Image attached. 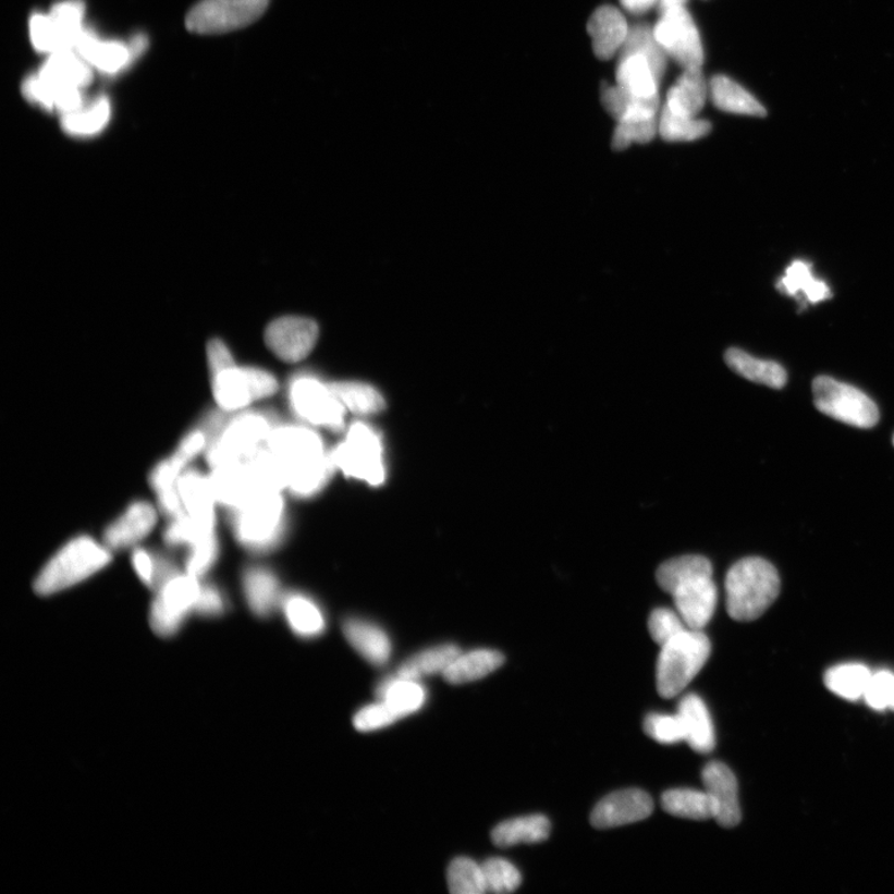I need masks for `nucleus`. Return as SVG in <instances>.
<instances>
[{
  "mask_svg": "<svg viewBox=\"0 0 894 894\" xmlns=\"http://www.w3.org/2000/svg\"><path fill=\"white\" fill-rule=\"evenodd\" d=\"M226 607L228 603L223 590L216 586V584L203 580L196 615L201 617H218L225 613Z\"/></svg>",
  "mask_w": 894,
  "mask_h": 894,
  "instance_id": "nucleus-54",
  "label": "nucleus"
},
{
  "mask_svg": "<svg viewBox=\"0 0 894 894\" xmlns=\"http://www.w3.org/2000/svg\"><path fill=\"white\" fill-rule=\"evenodd\" d=\"M75 51L91 68L109 75L120 73L137 58L131 44L126 46L120 41L101 40L87 29L79 37Z\"/></svg>",
  "mask_w": 894,
  "mask_h": 894,
  "instance_id": "nucleus-22",
  "label": "nucleus"
},
{
  "mask_svg": "<svg viewBox=\"0 0 894 894\" xmlns=\"http://www.w3.org/2000/svg\"><path fill=\"white\" fill-rule=\"evenodd\" d=\"M653 34L666 56L681 68L702 69L705 54L701 37L685 7L663 11Z\"/></svg>",
  "mask_w": 894,
  "mask_h": 894,
  "instance_id": "nucleus-15",
  "label": "nucleus"
},
{
  "mask_svg": "<svg viewBox=\"0 0 894 894\" xmlns=\"http://www.w3.org/2000/svg\"><path fill=\"white\" fill-rule=\"evenodd\" d=\"M702 782L713 800L717 822L723 828H736L742 820L736 775L721 761H711L702 770Z\"/></svg>",
  "mask_w": 894,
  "mask_h": 894,
  "instance_id": "nucleus-19",
  "label": "nucleus"
},
{
  "mask_svg": "<svg viewBox=\"0 0 894 894\" xmlns=\"http://www.w3.org/2000/svg\"><path fill=\"white\" fill-rule=\"evenodd\" d=\"M781 578L772 563L758 556L745 558L725 577L728 614L736 622H755L781 595Z\"/></svg>",
  "mask_w": 894,
  "mask_h": 894,
  "instance_id": "nucleus-4",
  "label": "nucleus"
},
{
  "mask_svg": "<svg viewBox=\"0 0 894 894\" xmlns=\"http://www.w3.org/2000/svg\"><path fill=\"white\" fill-rule=\"evenodd\" d=\"M658 134V118L619 121L613 136V148L622 150L633 144H648Z\"/></svg>",
  "mask_w": 894,
  "mask_h": 894,
  "instance_id": "nucleus-49",
  "label": "nucleus"
},
{
  "mask_svg": "<svg viewBox=\"0 0 894 894\" xmlns=\"http://www.w3.org/2000/svg\"><path fill=\"white\" fill-rule=\"evenodd\" d=\"M334 468L370 486L385 480L384 449L379 433L365 422H354L345 439L331 451Z\"/></svg>",
  "mask_w": 894,
  "mask_h": 894,
  "instance_id": "nucleus-10",
  "label": "nucleus"
},
{
  "mask_svg": "<svg viewBox=\"0 0 894 894\" xmlns=\"http://www.w3.org/2000/svg\"><path fill=\"white\" fill-rule=\"evenodd\" d=\"M242 583L247 607L256 616H270L281 607L279 578L267 566H249L243 574Z\"/></svg>",
  "mask_w": 894,
  "mask_h": 894,
  "instance_id": "nucleus-24",
  "label": "nucleus"
},
{
  "mask_svg": "<svg viewBox=\"0 0 894 894\" xmlns=\"http://www.w3.org/2000/svg\"><path fill=\"white\" fill-rule=\"evenodd\" d=\"M891 710L894 711V698H893V702H892V706H891Z\"/></svg>",
  "mask_w": 894,
  "mask_h": 894,
  "instance_id": "nucleus-58",
  "label": "nucleus"
},
{
  "mask_svg": "<svg viewBox=\"0 0 894 894\" xmlns=\"http://www.w3.org/2000/svg\"><path fill=\"white\" fill-rule=\"evenodd\" d=\"M712 645L702 630L687 627L661 646L657 663V685L661 697L674 698L693 683L708 659Z\"/></svg>",
  "mask_w": 894,
  "mask_h": 894,
  "instance_id": "nucleus-7",
  "label": "nucleus"
},
{
  "mask_svg": "<svg viewBox=\"0 0 894 894\" xmlns=\"http://www.w3.org/2000/svg\"><path fill=\"white\" fill-rule=\"evenodd\" d=\"M641 54L650 61L660 82L666 70V52L654 38L653 29L649 25H636L628 32L627 39L620 56Z\"/></svg>",
  "mask_w": 894,
  "mask_h": 894,
  "instance_id": "nucleus-43",
  "label": "nucleus"
},
{
  "mask_svg": "<svg viewBox=\"0 0 894 894\" xmlns=\"http://www.w3.org/2000/svg\"><path fill=\"white\" fill-rule=\"evenodd\" d=\"M203 579L187 571H176L154 590L149 625L161 637L181 632L192 615H196Z\"/></svg>",
  "mask_w": 894,
  "mask_h": 894,
  "instance_id": "nucleus-8",
  "label": "nucleus"
},
{
  "mask_svg": "<svg viewBox=\"0 0 894 894\" xmlns=\"http://www.w3.org/2000/svg\"><path fill=\"white\" fill-rule=\"evenodd\" d=\"M345 639L371 665L383 666L391 659L392 642L382 627L360 619H348L343 624Z\"/></svg>",
  "mask_w": 894,
  "mask_h": 894,
  "instance_id": "nucleus-26",
  "label": "nucleus"
},
{
  "mask_svg": "<svg viewBox=\"0 0 894 894\" xmlns=\"http://www.w3.org/2000/svg\"><path fill=\"white\" fill-rule=\"evenodd\" d=\"M211 393L217 408L228 414L247 411L250 406L275 394L278 380L270 371L237 366L236 362L210 373Z\"/></svg>",
  "mask_w": 894,
  "mask_h": 894,
  "instance_id": "nucleus-9",
  "label": "nucleus"
},
{
  "mask_svg": "<svg viewBox=\"0 0 894 894\" xmlns=\"http://www.w3.org/2000/svg\"><path fill=\"white\" fill-rule=\"evenodd\" d=\"M710 94L713 105L721 111L755 118L767 117L764 106L745 87L727 76H714L711 79Z\"/></svg>",
  "mask_w": 894,
  "mask_h": 894,
  "instance_id": "nucleus-32",
  "label": "nucleus"
},
{
  "mask_svg": "<svg viewBox=\"0 0 894 894\" xmlns=\"http://www.w3.org/2000/svg\"><path fill=\"white\" fill-rule=\"evenodd\" d=\"M686 2L687 0H660L661 12L671 8L685 7Z\"/></svg>",
  "mask_w": 894,
  "mask_h": 894,
  "instance_id": "nucleus-57",
  "label": "nucleus"
},
{
  "mask_svg": "<svg viewBox=\"0 0 894 894\" xmlns=\"http://www.w3.org/2000/svg\"><path fill=\"white\" fill-rule=\"evenodd\" d=\"M285 477L286 490L308 499L329 483L334 465L318 433L299 425L278 424L268 442Z\"/></svg>",
  "mask_w": 894,
  "mask_h": 894,
  "instance_id": "nucleus-1",
  "label": "nucleus"
},
{
  "mask_svg": "<svg viewBox=\"0 0 894 894\" xmlns=\"http://www.w3.org/2000/svg\"><path fill=\"white\" fill-rule=\"evenodd\" d=\"M318 340V326L304 317H281L265 332V342L278 358L287 363L305 359Z\"/></svg>",
  "mask_w": 894,
  "mask_h": 894,
  "instance_id": "nucleus-16",
  "label": "nucleus"
},
{
  "mask_svg": "<svg viewBox=\"0 0 894 894\" xmlns=\"http://www.w3.org/2000/svg\"><path fill=\"white\" fill-rule=\"evenodd\" d=\"M551 829V821L538 813L501 822L493 829L491 837L499 847L538 844L550 837Z\"/></svg>",
  "mask_w": 894,
  "mask_h": 894,
  "instance_id": "nucleus-31",
  "label": "nucleus"
},
{
  "mask_svg": "<svg viewBox=\"0 0 894 894\" xmlns=\"http://www.w3.org/2000/svg\"><path fill=\"white\" fill-rule=\"evenodd\" d=\"M448 883L454 894H482L487 892L482 865L467 857H457L450 864Z\"/></svg>",
  "mask_w": 894,
  "mask_h": 894,
  "instance_id": "nucleus-46",
  "label": "nucleus"
},
{
  "mask_svg": "<svg viewBox=\"0 0 894 894\" xmlns=\"http://www.w3.org/2000/svg\"><path fill=\"white\" fill-rule=\"evenodd\" d=\"M40 76L60 86L84 90L94 79L93 68L75 50H61L50 54L40 68Z\"/></svg>",
  "mask_w": 894,
  "mask_h": 894,
  "instance_id": "nucleus-27",
  "label": "nucleus"
},
{
  "mask_svg": "<svg viewBox=\"0 0 894 894\" xmlns=\"http://www.w3.org/2000/svg\"><path fill=\"white\" fill-rule=\"evenodd\" d=\"M504 663L503 653L490 649L460 653L444 672L449 684L463 685L489 676Z\"/></svg>",
  "mask_w": 894,
  "mask_h": 894,
  "instance_id": "nucleus-33",
  "label": "nucleus"
},
{
  "mask_svg": "<svg viewBox=\"0 0 894 894\" xmlns=\"http://www.w3.org/2000/svg\"><path fill=\"white\" fill-rule=\"evenodd\" d=\"M725 363L743 378L758 384L774 389L783 388L787 382L786 370L773 360H761L739 348L725 353Z\"/></svg>",
  "mask_w": 894,
  "mask_h": 894,
  "instance_id": "nucleus-34",
  "label": "nucleus"
},
{
  "mask_svg": "<svg viewBox=\"0 0 894 894\" xmlns=\"http://www.w3.org/2000/svg\"><path fill=\"white\" fill-rule=\"evenodd\" d=\"M661 805L672 817L689 820L715 818L713 800L706 791L671 789L662 794Z\"/></svg>",
  "mask_w": 894,
  "mask_h": 894,
  "instance_id": "nucleus-40",
  "label": "nucleus"
},
{
  "mask_svg": "<svg viewBox=\"0 0 894 894\" xmlns=\"http://www.w3.org/2000/svg\"><path fill=\"white\" fill-rule=\"evenodd\" d=\"M616 82L628 93L639 97L659 96L660 79L650 61L641 54L620 56Z\"/></svg>",
  "mask_w": 894,
  "mask_h": 894,
  "instance_id": "nucleus-36",
  "label": "nucleus"
},
{
  "mask_svg": "<svg viewBox=\"0 0 894 894\" xmlns=\"http://www.w3.org/2000/svg\"><path fill=\"white\" fill-rule=\"evenodd\" d=\"M377 696L392 707L400 719L421 710L427 703L428 693L419 679L388 677L377 687Z\"/></svg>",
  "mask_w": 894,
  "mask_h": 894,
  "instance_id": "nucleus-30",
  "label": "nucleus"
},
{
  "mask_svg": "<svg viewBox=\"0 0 894 894\" xmlns=\"http://www.w3.org/2000/svg\"><path fill=\"white\" fill-rule=\"evenodd\" d=\"M708 87L702 69L685 70L670 88L666 108L681 117L697 118L707 100Z\"/></svg>",
  "mask_w": 894,
  "mask_h": 894,
  "instance_id": "nucleus-28",
  "label": "nucleus"
},
{
  "mask_svg": "<svg viewBox=\"0 0 894 894\" xmlns=\"http://www.w3.org/2000/svg\"><path fill=\"white\" fill-rule=\"evenodd\" d=\"M83 0H64L52 7L49 14H34L29 23L33 47L49 56L61 50H75L85 32Z\"/></svg>",
  "mask_w": 894,
  "mask_h": 894,
  "instance_id": "nucleus-12",
  "label": "nucleus"
},
{
  "mask_svg": "<svg viewBox=\"0 0 894 894\" xmlns=\"http://www.w3.org/2000/svg\"><path fill=\"white\" fill-rule=\"evenodd\" d=\"M113 552L91 536L71 538L50 558L33 587L40 597H51L78 586L111 564Z\"/></svg>",
  "mask_w": 894,
  "mask_h": 894,
  "instance_id": "nucleus-3",
  "label": "nucleus"
},
{
  "mask_svg": "<svg viewBox=\"0 0 894 894\" xmlns=\"http://www.w3.org/2000/svg\"><path fill=\"white\" fill-rule=\"evenodd\" d=\"M652 811L653 800L648 793L640 789L619 791L597 804L590 822L596 829H613L648 819Z\"/></svg>",
  "mask_w": 894,
  "mask_h": 894,
  "instance_id": "nucleus-18",
  "label": "nucleus"
},
{
  "mask_svg": "<svg viewBox=\"0 0 894 894\" xmlns=\"http://www.w3.org/2000/svg\"><path fill=\"white\" fill-rule=\"evenodd\" d=\"M292 411L313 427L342 430L345 409L329 384L311 377H297L289 388Z\"/></svg>",
  "mask_w": 894,
  "mask_h": 894,
  "instance_id": "nucleus-14",
  "label": "nucleus"
},
{
  "mask_svg": "<svg viewBox=\"0 0 894 894\" xmlns=\"http://www.w3.org/2000/svg\"><path fill=\"white\" fill-rule=\"evenodd\" d=\"M111 120V103L101 96L90 105L61 117V127L71 137H94L108 127Z\"/></svg>",
  "mask_w": 894,
  "mask_h": 894,
  "instance_id": "nucleus-38",
  "label": "nucleus"
},
{
  "mask_svg": "<svg viewBox=\"0 0 894 894\" xmlns=\"http://www.w3.org/2000/svg\"><path fill=\"white\" fill-rule=\"evenodd\" d=\"M179 492L185 515L198 525L218 529V507L209 474L188 467L179 482Z\"/></svg>",
  "mask_w": 894,
  "mask_h": 894,
  "instance_id": "nucleus-20",
  "label": "nucleus"
},
{
  "mask_svg": "<svg viewBox=\"0 0 894 894\" xmlns=\"http://www.w3.org/2000/svg\"><path fill=\"white\" fill-rule=\"evenodd\" d=\"M644 730L650 738L663 746L686 742L684 724L677 713H650L646 715Z\"/></svg>",
  "mask_w": 894,
  "mask_h": 894,
  "instance_id": "nucleus-48",
  "label": "nucleus"
},
{
  "mask_svg": "<svg viewBox=\"0 0 894 894\" xmlns=\"http://www.w3.org/2000/svg\"><path fill=\"white\" fill-rule=\"evenodd\" d=\"M158 518L159 509L155 504L134 501L106 527L102 541L112 552L134 550L154 532Z\"/></svg>",
  "mask_w": 894,
  "mask_h": 894,
  "instance_id": "nucleus-17",
  "label": "nucleus"
},
{
  "mask_svg": "<svg viewBox=\"0 0 894 894\" xmlns=\"http://www.w3.org/2000/svg\"><path fill=\"white\" fill-rule=\"evenodd\" d=\"M207 358L210 373L223 369L235 363L232 351L221 340H212L208 344Z\"/></svg>",
  "mask_w": 894,
  "mask_h": 894,
  "instance_id": "nucleus-55",
  "label": "nucleus"
},
{
  "mask_svg": "<svg viewBox=\"0 0 894 894\" xmlns=\"http://www.w3.org/2000/svg\"><path fill=\"white\" fill-rule=\"evenodd\" d=\"M462 653L456 645L445 644L424 650L402 663L396 676L411 679H421L433 675H444V672Z\"/></svg>",
  "mask_w": 894,
  "mask_h": 894,
  "instance_id": "nucleus-39",
  "label": "nucleus"
},
{
  "mask_svg": "<svg viewBox=\"0 0 894 894\" xmlns=\"http://www.w3.org/2000/svg\"><path fill=\"white\" fill-rule=\"evenodd\" d=\"M776 289L784 295L818 304L831 296L826 282L813 278L811 265L796 260L785 270L784 277L776 283Z\"/></svg>",
  "mask_w": 894,
  "mask_h": 894,
  "instance_id": "nucleus-35",
  "label": "nucleus"
},
{
  "mask_svg": "<svg viewBox=\"0 0 894 894\" xmlns=\"http://www.w3.org/2000/svg\"><path fill=\"white\" fill-rule=\"evenodd\" d=\"M601 102L610 117L619 122L658 118L660 101L659 96L639 97L622 86L604 85L601 88Z\"/></svg>",
  "mask_w": 894,
  "mask_h": 894,
  "instance_id": "nucleus-29",
  "label": "nucleus"
},
{
  "mask_svg": "<svg viewBox=\"0 0 894 894\" xmlns=\"http://www.w3.org/2000/svg\"><path fill=\"white\" fill-rule=\"evenodd\" d=\"M487 892L512 893L522 883L517 867L504 858L492 857L482 864Z\"/></svg>",
  "mask_w": 894,
  "mask_h": 894,
  "instance_id": "nucleus-47",
  "label": "nucleus"
},
{
  "mask_svg": "<svg viewBox=\"0 0 894 894\" xmlns=\"http://www.w3.org/2000/svg\"><path fill=\"white\" fill-rule=\"evenodd\" d=\"M281 609L291 630L299 637L311 639L320 636L326 628V619L320 607L303 595L282 598Z\"/></svg>",
  "mask_w": 894,
  "mask_h": 894,
  "instance_id": "nucleus-37",
  "label": "nucleus"
},
{
  "mask_svg": "<svg viewBox=\"0 0 894 894\" xmlns=\"http://www.w3.org/2000/svg\"><path fill=\"white\" fill-rule=\"evenodd\" d=\"M712 125L706 120L681 117L670 111L666 106L659 120V134L668 142H690L710 134Z\"/></svg>",
  "mask_w": 894,
  "mask_h": 894,
  "instance_id": "nucleus-45",
  "label": "nucleus"
},
{
  "mask_svg": "<svg viewBox=\"0 0 894 894\" xmlns=\"http://www.w3.org/2000/svg\"><path fill=\"white\" fill-rule=\"evenodd\" d=\"M872 672L861 663H845L826 672L825 685L832 694L847 701H858L866 694Z\"/></svg>",
  "mask_w": 894,
  "mask_h": 894,
  "instance_id": "nucleus-42",
  "label": "nucleus"
},
{
  "mask_svg": "<svg viewBox=\"0 0 894 894\" xmlns=\"http://www.w3.org/2000/svg\"><path fill=\"white\" fill-rule=\"evenodd\" d=\"M220 556L219 537L215 536L207 541L194 546L188 550L184 562V571L205 579L206 575L215 568Z\"/></svg>",
  "mask_w": 894,
  "mask_h": 894,
  "instance_id": "nucleus-50",
  "label": "nucleus"
},
{
  "mask_svg": "<svg viewBox=\"0 0 894 894\" xmlns=\"http://www.w3.org/2000/svg\"><path fill=\"white\" fill-rule=\"evenodd\" d=\"M688 626L684 619L668 608L654 609L649 617V632L652 640L660 646L674 639L679 633L686 630Z\"/></svg>",
  "mask_w": 894,
  "mask_h": 894,
  "instance_id": "nucleus-51",
  "label": "nucleus"
},
{
  "mask_svg": "<svg viewBox=\"0 0 894 894\" xmlns=\"http://www.w3.org/2000/svg\"><path fill=\"white\" fill-rule=\"evenodd\" d=\"M22 91L29 102L39 105L40 108L49 111H58L61 117L85 105L83 90L60 86L39 74L26 78Z\"/></svg>",
  "mask_w": 894,
  "mask_h": 894,
  "instance_id": "nucleus-25",
  "label": "nucleus"
},
{
  "mask_svg": "<svg viewBox=\"0 0 894 894\" xmlns=\"http://www.w3.org/2000/svg\"><path fill=\"white\" fill-rule=\"evenodd\" d=\"M626 11L634 14H642L660 2V0H620Z\"/></svg>",
  "mask_w": 894,
  "mask_h": 894,
  "instance_id": "nucleus-56",
  "label": "nucleus"
},
{
  "mask_svg": "<svg viewBox=\"0 0 894 894\" xmlns=\"http://www.w3.org/2000/svg\"><path fill=\"white\" fill-rule=\"evenodd\" d=\"M864 698L867 705L875 711H884L891 708L894 698V675L892 672L879 671L872 674Z\"/></svg>",
  "mask_w": 894,
  "mask_h": 894,
  "instance_id": "nucleus-53",
  "label": "nucleus"
},
{
  "mask_svg": "<svg viewBox=\"0 0 894 894\" xmlns=\"http://www.w3.org/2000/svg\"><path fill=\"white\" fill-rule=\"evenodd\" d=\"M713 566L703 555H683L659 566L657 580L674 598L676 612L689 628L703 630L711 622L719 591Z\"/></svg>",
  "mask_w": 894,
  "mask_h": 894,
  "instance_id": "nucleus-2",
  "label": "nucleus"
},
{
  "mask_svg": "<svg viewBox=\"0 0 894 894\" xmlns=\"http://www.w3.org/2000/svg\"><path fill=\"white\" fill-rule=\"evenodd\" d=\"M392 707L379 699V702L363 707L362 710L354 715L353 724L359 732H375L392 725L400 721Z\"/></svg>",
  "mask_w": 894,
  "mask_h": 894,
  "instance_id": "nucleus-52",
  "label": "nucleus"
},
{
  "mask_svg": "<svg viewBox=\"0 0 894 894\" xmlns=\"http://www.w3.org/2000/svg\"><path fill=\"white\" fill-rule=\"evenodd\" d=\"M278 422L269 413L243 411L226 414L223 424L211 438L205 455L209 466L242 462L268 448Z\"/></svg>",
  "mask_w": 894,
  "mask_h": 894,
  "instance_id": "nucleus-6",
  "label": "nucleus"
},
{
  "mask_svg": "<svg viewBox=\"0 0 894 894\" xmlns=\"http://www.w3.org/2000/svg\"><path fill=\"white\" fill-rule=\"evenodd\" d=\"M269 4L270 0H200L185 17V25L203 35L230 33L259 21Z\"/></svg>",
  "mask_w": 894,
  "mask_h": 894,
  "instance_id": "nucleus-13",
  "label": "nucleus"
},
{
  "mask_svg": "<svg viewBox=\"0 0 894 894\" xmlns=\"http://www.w3.org/2000/svg\"><path fill=\"white\" fill-rule=\"evenodd\" d=\"M812 394L818 411L832 419L860 429H871L880 421L878 405L869 395L834 378L818 377Z\"/></svg>",
  "mask_w": 894,
  "mask_h": 894,
  "instance_id": "nucleus-11",
  "label": "nucleus"
},
{
  "mask_svg": "<svg viewBox=\"0 0 894 894\" xmlns=\"http://www.w3.org/2000/svg\"><path fill=\"white\" fill-rule=\"evenodd\" d=\"M226 515L236 542L247 552H271L285 537L287 516L282 492L264 494Z\"/></svg>",
  "mask_w": 894,
  "mask_h": 894,
  "instance_id": "nucleus-5",
  "label": "nucleus"
},
{
  "mask_svg": "<svg viewBox=\"0 0 894 894\" xmlns=\"http://www.w3.org/2000/svg\"><path fill=\"white\" fill-rule=\"evenodd\" d=\"M893 445H894V437H893Z\"/></svg>",
  "mask_w": 894,
  "mask_h": 894,
  "instance_id": "nucleus-59",
  "label": "nucleus"
},
{
  "mask_svg": "<svg viewBox=\"0 0 894 894\" xmlns=\"http://www.w3.org/2000/svg\"><path fill=\"white\" fill-rule=\"evenodd\" d=\"M131 563L137 577L146 587L155 590L159 584L179 571L171 560L159 555L144 547H136L132 550Z\"/></svg>",
  "mask_w": 894,
  "mask_h": 894,
  "instance_id": "nucleus-44",
  "label": "nucleus"
},
{
  "mask_svg": "<svg viewBox=\"0 0 894 894\" xmlns=\"http://www.w3.org/2000/svg\"><path fill=\"white\" fill-rule=\"evenodd\" d=\"M677 714L683 721L687 745L699 755H708L715 747V732L710 711L696 694L681 698Z\"/></svg>",
  "mask_w": 894,
  "mask_h": 894,
  "instance_id": "nucleus-23",
  "label": "nucleus"
},
{
  "mask_svg": "<svg viewBox=\"0 0 894 894\" xmlns=\"http://www.w3.org/2000/svg\"><path fill=\"white\" fill-rule=\"evenodd\" d=\"M588 32L596 57L600 60H610L622 50L630 29L622 12L614 7L604 5L598 8L590 16Z\"/></svg>",
  "mask_w": 894,
  "mask_h": 894,
  "instance_id": "nucleus-21",
  "label": "nucleus"
},
{
  "mask_svg": "<svg viewBox=\"0 0 894 894\" xmlns=\"http://www.w3.org/2000/svg\"><path fill=\"white\" fill-rule=\"evenodd\" d=\"M331 391L345 411L360 416L376 415L385 409V402L377 389L359 382L330 384Z\"/></svg>",
  "mask_w": 894,
  "mask_h": 894,
  "instance_id": "nucleus-41",
  "label": "nucleus"
}]
</instances>
